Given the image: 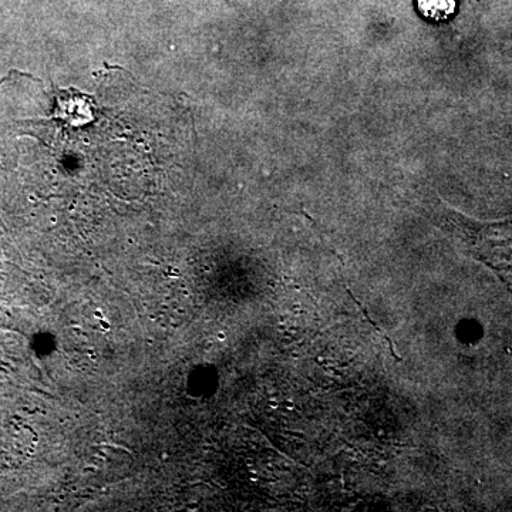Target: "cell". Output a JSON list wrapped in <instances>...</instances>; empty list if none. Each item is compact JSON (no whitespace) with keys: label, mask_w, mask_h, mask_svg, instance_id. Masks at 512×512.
Returning a JSON list of instances; mask_svg holds the SVG:
<instances>
[{"label":"cell","mask_w":512,"mask_h":512,"mask_svg":"<svg viewBox=\"0 0 512 512\" xmlns=\"http://www.w3.org/2000/svg\"><path fill=\"white\" fill-rule=\"evenodd\" d=\"M416 5L424 18L443 22L456 13L457 0H416Z\"/></svg>","instance_id":"obj_1"},{"label":"cell","mask_w":512,"mask_h":512,"mask_svg":"<svg viewBox=\"0 0 512 512\" xmlns=\"http://www.w3.org/2000/svg\"><path fill=\"white\" fill-rule=\"evenodd\" d=\"M346 291H348L349 295H350V296H352L353 301H355V302H356V305H357V306H359L360 311H362V312H363V315H365V318H366L367 320H369L370 325H372V326H373V328H375V329L377 330V332L382 333L383 338H384V339H386V340H387V342H389L390 350H392V355H393L394 357H396V359H397V360H400V362H402V357H400L399 355H397L396 350H394L393 342H392V340H390L389 336H387V335H386V333H384V332H383V330H382V329H380V328H379V326H377L375 322H373V320H370L369 315H367L366 309H365V308H363V306H362V305H360V302H359V301H357V299L355 298V296H353L352 291H350V289H349V288H346Z\"/></svg>","instance_id":"obj_2"}]
</instances>
